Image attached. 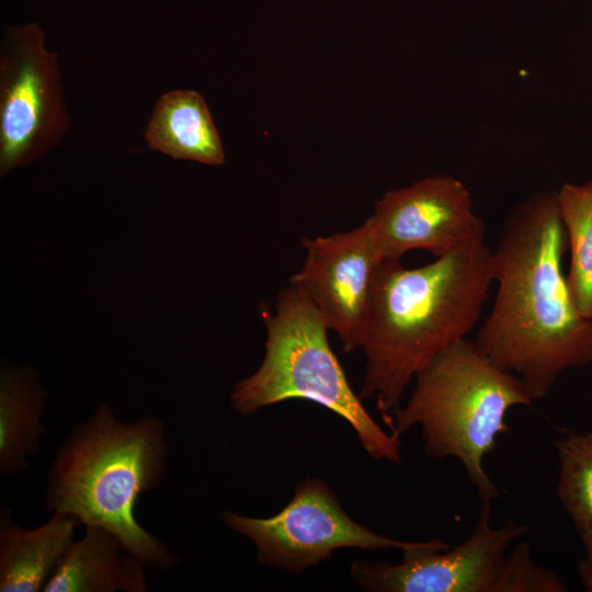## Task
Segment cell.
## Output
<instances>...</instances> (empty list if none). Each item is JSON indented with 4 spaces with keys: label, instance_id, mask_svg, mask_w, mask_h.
Returning a JSON list of instances; mask_svg holds the SVG:
<instances>
[{
    "label": "cell",
    "instance_id": "1",
    "mask_svg": "<svg viewBox=\"0 0 592 592\" xmlns=\"http://www.w3.org/2000/svg\"><path fill=\"white\" fill-rule=\"evenodd\" d=\"M568 252L557 191L514 206L491 250L497 292L474 340L498 367L542 399L568 369L592 364V320L573 306L562 270Z\"/></svg>",
    "mask_w": 592,
    "mask_h": 592
},
{
    "label": "cell",
    "instance_id": "2",
    "mask_svg": "<svg viewBox=\"0 0 592 592\" xmlns=\"http://www.w3.org/2000/svg\"><path fill=\"white\" fill-rule=\"evenodd\" d=\"M492 284L485 240L418 267L383 260L358 340L365 356L360 398H374L382 419L398 408L417 374L476 328Z\"/></svg>",
    "mask_w": 592,
    "mask_h": 592
},
{
    "label": "cell",
    "instance_id": "3",
    "mask_svg": "<svg viewBox=\"0 0 592 592\" xmlns=\"http://www.w3.org/2000/svg\"><path fill=\"white\" fill-rule=\"evenodd\" d=\"M167 456L164 421L125 423L102 403L64 440L49 468L45 506L79 525L112 532L148 568L168 570L178 557L135 516L138 497L156 489Z\"/></svg>",
    "mask_w": 592,
    "mask_h": 592
},
{
    "label": "cell",
    "instance_id": "4",
    "mask_svg": "<svg viewBox=\"0 0 592 592\" xmlns=\"http://www.w3.org/2000/svg\"><path fill=\"white\" fill-rule=\"evenodd\" d=\"M413 382L407 402L383 419L388 431L400 439L419 425L431 458H457L481 503L499 498L483 458L498 436L510 432V409L533 401L524 383L489 361L468 338L440 352Z\"/></svg>",
    "mask_w": 592,
    "mask_h": 592
},
{
    "label": "cell",
    "instance_id": "5",
    "mask_svg": "<svg viewBox=\"0 0 592 592\" xmlns=\"http://www.w3.org/2000/svg\"><path fill=\"white\" fill-rule=\"evenodd\" d=\"M265 354L259 368L237 383L231 406L242 415L288 399H306L343 418L375 459L400 464V439L367 412L333 353L326 322L311 303L288 285L274 311L262 310Z\"/></svg>",
    "mask_w": 592,
    "mask_h": 592
},
{
    "label": "cell",
    "instance_id": "6",
    "mask_svg": "<svg viewBox=\"0 0 592 592\" xmlns=\"http://www.w3.org/2000/svg\"><path fill=\"white\" fill-rule=\"evenodd\" d=\"M69 127L58 55L35 22L8 26L0 45V175L33 163Z\"/></svg>",
    "mask_w": 592,
    "mask_h": 592
},
{
    "label": "cell",
    "instance_id": "7",
    "mask_svg": "<svg viewBox=\"0 0 592 592\" xmlns=\"http://www.w3.org/2000/svg\"><path fill=\"white\" fill-rule=\"evenodd\" d=\"M225 524L252 540L257 559L295 573L328 559L339 548H417L424 542L398 540L353 521L320 479L296 486L291 501L270 517L223 511Z\"/></svg>",
    "mask_w": 592,
    "mask_h": 592
},
{
    "label": "cell",
    "instance_id": "8",
    "mask_svg": "<svg viewBox=\"0 0 592 592\" xmlns=\"http://www.w3.org/2000/svg\"><path fill=\"white\" fill-rule=\"evenodd\" d=\"M528 526L513 520L491 525V502H482L473 533L456 546L435 538L403 553L399 563L355 560L351 577L382 592H494L508 549Z\"/></svg>",
    "mask_w": 592,
    "mask_h": 592
},
{
    "label": "cell",
    "instance_id": "9",
    "mask_svg": "<svg viewBox=\"0 0 592 592\" xmlns=\"http://www.w3.org/2000/svg\"><path fill=\"white\" fill-rule=\"evenodd\" d=\"M367 219L383 260L400 261L413 250L436 258L486 237L467 185L449 174L385 192Z\"/></svg>",
    "mask_w": 592,
    "mask_h": 592
},
{
    "label": "cell",
    "instance_id": "10",
    "mask_svg": "<svg viewBox=\"0 0 592 592\" xmlns=\"http://www.w3.org/2000/svg\"><path fill=\"white\" fill-rule=\"evenodd\" d=\"M300 269L289 285L316 308L343 351L358 350L369 295L383 261L368 219L344 232L306 238Z\"/></svg>",
    "mask_w": 592,
    "mask_h": 592
},
{
    "label": "cell",
    "instance_id": "11",
    "mask_svg": "<svg viewBox=\"0 0 592 592\" xmlns=\"http://www.w3.org/2000/svg\"><path fill=\"white\" fill-rule=\"evenodd\" d=\"M146 566L109 530L86 526L72 542L45 592H145Z\"/></svg>",
    "mask_w": 592,
    "mask_h": 592
},
{
    "label": "cell",
    "instance_id": "12",
    "mask_svg": "<svg viewBox=\"0 0 592 592\" xmlns=\"http://www.w3.org/2000/svg\"><path fill=\"white\" fill-rule=\"evenodd\" d=\"M78 521L54 513L44 525L32 530L14 524L10 512L1 510L0 591L37 592L54 574L72 544Z\"/></svg>",
    "mask_w": 592,
    "mask_h": 592
},
{
    "label": "cell",
    "instance_id": "13",
    "mask_svg": "<svg viewBox=\"0 0 592 592\" xmlns=\"http://www.w3.org/2000/svg\"><path fill=\"white\" fill-rule=\"evenodd\" d=\"M148 148L178 160L207 166L225 162L219 133L204 98L194 90H171L157 100L144 132Z\"/></svg>",
    "mask_w": 592,
    "mask_h": 592
},
{
    "label": "cell",
    "instance_id": "14",
    "mask_svg": "<svg viewBox=\"0 0 592 592\" xmlns=\"http://www.w3.org/2000/svg\"><path fill=\"white\" fill-rule=\"evenodd\" d=\"M45 390L32 368L3 366L0 375V470L14 475L27 470V456L39 448L46 432L42 421Z\"/></svg>",
    "mask_w": 592,
    "mask_h": 592
},
{
    "label": "cell",
    "instance_id": "15",
    "mask_svg": "<svg viewBox=\"0 0 592 592\" xmlns=\"http://www.w3.org/2000/svg\"><path fill=\"white\" fill-rule=\"evenodd\" d=\"M557 200L570 252V297L579 315L592 320V181L562 184Z\"/></svg>",
    "mask_w": 592,
    "mask_h": 592
},
{
    "label": "cell",
    "instance_id": "16",
    "mask_svg": "<svg viewBox=\"0 0 592 592\" xmlns=\"http://www.w3.org/2000/svg\"><path fill=\"white\" fill-rule=\"evenodd\" d=\"M558 499L571 520L585 557L592 559V431L555 443Z\"/></svg>",
    "mask_w": 592,
    "mask_h": 592
},
{
    "label": "cell",
    "instance_id": "17",
    "mask_svg": "<svg viewBox=\"0 0 592 592\" xmlns=\"http://www.w3.org/2000/svg\"><path fill=\"white\" fill-rule=\"evenodd\" d=\"M562 579L536 563L527 542L519 543L506 555L494 592H565Z\"/></svg>",
    "mask_w": 592,
    "mask_h": 592
},
{
    "label": "cell",
    "instance_id": "18",
    "mask_svg": "<svg viewBox=\"0 0 592 592\" xmlns=\"http://www.w3.org/2000/svg\"><path fill=\"white\" fill-rule=\"evenodd\" d=\"M578 577L582 587L592 592V559L584 557L578 562Z\"/></svg>",
    "mask_w": 592,
    "mask_h": 592
}]
</instances>
